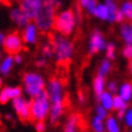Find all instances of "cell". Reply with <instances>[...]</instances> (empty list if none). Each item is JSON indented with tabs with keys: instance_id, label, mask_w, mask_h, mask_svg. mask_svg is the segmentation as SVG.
I'll use <instances>...</instances> for the list:
<instances>
[{
	"instance_id": "1",
	"label": "cell",
	"mask_w": 132,
	"mask_h": 132,
	"mask_svg": "<svg viewBox=\"0 0 132 132\" xmlns=\"http://www.w3.org/2000/svg\"><path fill=\"white\" fill-rule=\"evenodd\" d=\"M50 43L53 47V58L58 63H68L72 61L75 53V46L70 36H63L58 33H53Z\"/></svg>"
},
{
	"instance_id": "49",
	"label": "cell",
	"mask_w": 132,
	"mask_h": 132,
	"mask_svg": "<svg viewBox=\"0 0 132 132\" xmlns=\"http://www.w3.org/2000/svg\"><path fill=\"white\" fill-rule=\"evenodd\" d=\"M16 1H20V0H16Z\"/></svg>"
},
{
	"instance_id": "34",
	"label": "cell",
	"mask_w": 132,
	"mask_h": 132,
	"mask_svg": "<svg viewBox=\"0 0 132 132\" xmlns=\"http://www.w3.org/2000/svg\"><path fill=\"white\" fill-rule=\"evenodd\" d=\"M73 12H74V15H75L76 23L80 24L81 22H82V10H81V7L79 6L78 3H76V5H75V7H74V10H73Z\"/></svg>"
},
{
	"instance_id": "9",
	"label": "cell",
	"mask_w": 132,
	"mask_h": 132,
	"mask_svg": "<svg viewBox=\"0 0 132 132\" xmlns=\"http://www.w3.org/2000/svg\"><path fill=\"white\" fill-rule=\"evenodd\" d=\"M12 107L21 120H30V101L21 96L18 98L12 100Z\"/></svg>"
},
{
	"instance_id": "24",
	"label": "cell",
	"mask_w": 132,
	"mask_h": 132,
	"mask_svg": "<svg viewBox=\"0 0 132 132\" xmlns=\"http://www.w3.org/2000/svg\"><path fill=\"white\" fill-rule=\"evenodd\" d=\"M105 132H120V125L119 121L114 116H108L105 119Z\"/></svg>"
},
{
	"instance_id": "19",
	"label": "cell",
	"mask_w": 132,
	"mask_h": 132,
	"mask_svg": "<svg viewBox=\"0 0 132 132\" xmlns=\"http://www.w3.org/2000/svg\"><path fill=\"white\" fill-rule=\"evenodd\" d=\"M93 17H96L97 20L102 21V22H108L109 18V11L104 3H98L96 10L93 12Z\"/></svg>"
},
{
	"instance_id": "2",
	"label": "cell",
	"mask_w": 132,
	"mask_h": 132,
	"mask_svg": "<svg viewBox=\"0 0 132 132\" xmlns=\"http://www.w3.org/2000/svg\"><path fill=\"white\" fill-rule=\"evenodd\" d=\"M40 9L36 13L35 18L33 20V22L38 27L39 32L50 33L53 29L57 7L53 3V0H40Z\"/></svg>"
},
{
	"instance_id": "11",
	"label": "cell",
	"mask_w": 132,
	"mask_h": 132,
	"mask_svg": "<svg viewBox=\"0 0 132 132\" xmlns=\"http://www.w3.org/2000/svg\"><path fill=\"white\" fill-rule=\"evenodd\" d=\"M40 0H20L18 6L24 12V15L29 18V21H33L40 9Z\"/></svg>"
},
{
	"instance_id": "6",
	"label": "cell",
	"mask_w": 132,
	"mask_h": 132,
	"mask_svg": "<svg viewBox=\"0 0 132 132\" xmlns=\"http://www.w3.org/2000/svg\"><path fill=\"white\" fill-rule=\"evenodd\" d=\"M45 92L47 95L50 103H64L63 84L58 78H51L45 85Z\"/></svg>"
},
{
	"instance_id": "28",
	"label": "cell",
	"mask_w": 132,
	"mask_h": 132,
	"mask_svg": "<svg viewBox=\"0 0 132 132\" xmlns=\"http://www.w3.org/2000/svg\"><path fill=\"white\" fill-rule=\"evenodd\" d=\"M41 56L45 58H53V47H52L50 41L45 43L41 46Z\"/></svg>"
},
{
	"instance_id": "32",
	"label": "cell",
	"mask_w": 132,
	"mask_h": 132,
	"mask_svg": "<svg viewBox=\"0 0 132 132\" xmlns=\"http://www.w3.org/2000/svg\"><path fill=\"white\" fill-rule=\"evenodd\" d=\"M122 121L125 122V125H126L127 127L132 128V108H127L126 110H125Z\"/></svg>"
},
{
	"instance_id": "3",
	"label": "cell",
	"mask_w": 132,
	"mask_h": 132,
	"mask_svg": "<svg viewBox=\"0 0 132 132\" xmlns=\"http://www.w3.org/2000/svg\"><path fill=\"white\" fill-rule=\"evenodd\" d=\"M76 24L78 23H76V18L73 10L72 9H64V10L56 13L53 29L61 35L70 36L75 32Z\"/></svg>"
},
{
	"instance_id": "13",
	"label": "cell",
	"mask_w": 132,
	"mask_h": 132,
	"mask_svg": "<svg viewBox=\"0 0 132 132\" xmlns=\"http://www.w3.org/2000/svg\"><path fill=\"white\" fill-rule=\"evenodd\" d=\"M23 90L20 86H6L0 90V104H6L10 101L22 96Z\"/></svg>"
},
{
	"instance_id": "8",
	"label": "cell",
	"mask_w": 132,
	"mask_h": 132,
	"mask_svg": "<svg viewBox=\"0 0 132 132\" xmlns=\"http://www.w3.org/2000/svg\"><path fill=\"white\" fill-rule=\"evenodd\" d=\"M107 43L108 41L105 40V36L103 35V33L98 29H95L91 33L90 39H88V53L90 55H97V53L104 51Z\"/></svg>"
},
{
	"instance_id": "20",
	"label": "cell",
	"mask_w": 132,
	"mask_h": 132,
	"mask_svg": "<svg viewBox=\"0 0 132 132\" xmlns=\"http://www.w3.org/2000/svg\"><path fill=\"white\" fill-rule=\"evenodd\" d=\"M100 104L103 107L104 109H107L108 112L113 110V101H114V95H112L110 92L104 91L98 98Z\"/></svg>"
},
{
	"instance_id": "22",
	"label": "cell",
	"mask_w": 132,
	"mask_h": 132,
	"mask_svg": "<svg viewBox=\"0 0 132 132\" xmlns=\"http://www.w3.org/2000/svg\"><path fill=\"white\" fill-rule=\"evenodd\" d=\"M110 70H112V61H109L108 58H103L97 68V75L105 78L109 75Z\"/></svg>"
},
{
	"instance_id": "48",
	"label": "cell",
	"mask_w": 132,
	"mask_h": 132,
	"mask_svg": "<svg viewBox=\"0 0 132 132\" xmlns=\"http://www.w3.org/2000/svg\"><path fill=\"white\" fill-rule=\"evenodd\" d=\"M130 132H132V128H131V130H130Z\"/></svg>"
},
{
	"instance_id": "16",
	"label": "cell",
	"mask_w": 132,
	"mask_h": 132,
	"mask_svg": "<svg viewBox=\"0 0 132 132\" xmlns=\"http://www.w3.org/2000/svg\"><path fill=\"white\" fill-rule=\"evenodd\" d=\"M13 65H15L13 56L12 55H6L4 58H1V61H0V75L7 76L11 73Z\"/></svg>"
},
{
	"instance_id": "35",
	"label": "cell",
	"mask_w": 132,
	"mask_h": 132,
	"mask_svg": "<svg viewBox=\"0 0 132 132\" xmlns=\"http://www.w3.org/2000/svg\"><path fill=\"white\" fill-rule=\"evenodd\" d=\"M35 65L38 67V68H45V67L47 65V58L40 56L38 60L35 61Z\"/></svg>"
},
{
	"instance_id": "43",
	"label": "cell",
	"mask_w": 132,
	"mask_h": 132,
	"mask_svg": "<svg viewBox=\"0 0 132 132\" xmlns=\"http://www.w3.org/2000/svg\"><path fill=\"white\" fill-rule=\"evenodd\" d=\"M128 72H130V75L132 78V60L130 61V63H128Z\"/></svg>"
},
{
	"instance_id": "47",
	"label": "cell",
	"mask_w": 132,
	"mask_h": 132,
	"mask_svg": "<svg viewBox=\"0 0 132 132\" xmlns=\"http://www.w3.org/2000/svg\"><path fill=\"white\" fill-rule=\"evenodd\" d=\"M3 1H4V0H0V3H3Z\"/></svg>"
},
{
	"instance_id": "33",
	"label": "cell",
	"mask_w": 132,
	"mask_h": 132,
	"mask_svg": "<svg viewBox=\"0 0 132 132\" xmlns=\"http://www.w3.org/2000/svg\"><path fill=\"white\" fill-rule=\"evenodd\" d=\"M105 87H107V90H105V91L110 92L112 95H116V92H118V90H119V85H118V82H116V81L110 80L108 84L105 85Z\"/></svg>"
},
{
	"instance_id": "10",
	"label": "cell",
	"mask_w": 132,
	"mask_h": 132,
	"mask_svg": "<svg viewBox=\"0 0 132 132\" xmlns=\"http://www.w3.org/2000/svg\"><path fill=\"white\" fill-rule=\"evenodd\" d=\"M39 29L35 26V23L30 21L23 29H22V40H23V44L27 45H35L39 40Z\"/></svg>"
},
{
	"instance_id": "14",
	"label": "cell",
	"mask_w": 132,
	"mask_h": 132,
	"mask_svg": "<svg viewBox=\"0 0 132 132\" xmlns=\"http://www.w3.org/2000/svg\"><path fill=\"white\" fill-rule=\"evenodd\" d=\"M119 35H120L121 40L124 41L125 45L132 44V23L125 21L120 23V28H119Z\"/></svg>"
},
{
	"instance_id": "44",
	"label": "cell",
	"mask_w": 132,
	"mask_h": 132,
	"mask_svg": "<svg viewBox=\"0 0 132 132\" xmlns=\"http://www.w3.org/2000/svg\"><path fill=\"white\" fill-rule=\"evenodd\" d=\"M6 119L7 120H12V115L11 114H6Z\"/></svg>"
},
{
	"instance_id": "7",
	"label": "cell",
	"mask_w": 132,
	"mask_h": 132,
	"mask_svg": "<svg viewBox=\"0 0 132 132\" xmlns=\"http://www.w3.org/2000/svg\"><path fill=\"white\" fill-rule=\"evenodd\" d=\"M23 40H22V36L18 32H11L6 34V38H5L4 41V47L5 52L7 55H17V53H21V51L23 50Z\"/></svg>"
},
{
	"instance_id": "29",
	"label": "cell",
	"mask_w": 132,
	"mask_h": 132,
	"mask_svg": "<svg viewBox=\"0 0 132 132\" xmlns=\"http://www.w3.org/2000/svg\"><path fill=\"white\" fill-rule=\"evenodd\" d=\"M98 0H88L87 4L85 5V11L87 12L88 15H91V16H93V12H95V10H96L97 5H98Z\"/></svg>"
},
{
	"instance_id": "30",
	"label": "cell",
	"mask_w": 132,
	"mask_h": 132,
	"mask_svg": "<svg viewBox=\"0 0 132 132\" xmlns=\"http://www.w3.org/2000/svg\"><path fill=\"white\" fill-rule=\"evenodd\" d=\"M95 113H96V116H98V118L102 119V120H105V119L109 116V112L107 109H104L101 104H97L96 109H95Z\"/></svg>"
},
{
	"instance_id": "27",
	"label": "cell",
	"mask_w": 132,
	"mask_h": 132,
	"mask_svg": "<svg viewBox=\"0 0 132 132\" xmlns=\"http://www.w3.org/2000/svg\"><path fill=\"white\" fill-rule=\"evenodd\" d=\"M91 126L93 132H105V126H104V120L100 119L98 116H93L91 121Z\"/></svg>"
},
{
	"instance_id": "39",
	"label": "cell",
	"mask_w": 132,
	"mask_h": 132,
	"mask_svg": "<svg viewBox=\"0 0 132 132\" xmlns=\"http://www.w3.org/2000/svg\"><path fill=\"white\" fill-rule=\"evenodd\" d=\"M5 38H6V34H5L4 32H0V46H3V45H4Z\"/></svg>"
},
{
	"instance_id": "41",
	"label": "cell",
	"mask_w": 132,
	"mask_h": 132,
	"mask_svg": "<svg viewBox=\"0 0 132 132\" xmlns=\"http://www.w3.org/2000/svg\"><path fill=\"white\" fill-rule=\"evenodd\" d=\"M116 113H118V119H116V120H122V119H124L125 110H119V112H116Z\"/></svg>"
},
{
	"instance_id": "23",
	"label": "cell",
	"mask_w": 132,
	"mask_h": 132,
	"mask_svg": "<svg viewBox=\"0 0 132 132\" xmlns=\"http://www.w3.org/2000/svg\"><path fill=\"white\" fill-rule=\"evenodd\" d=\"M119 10L122 12L125 20L132 23V0H125L119 6Z\"/></svg>"
},
{
	"instance_id": "26",
	"label": "cell",
	"mask_w": 132,
	"mask_h": 132,
	"mask_svg": "<svg viewBox=\"0 0 132 132\" xmlns=\"http://www.w3.org/2000/svg\"><path fill=\"white\" fill-rule=\"evenodd\" d=\"M105 58H108L109 61H113L116 57V45L114 41H108L107 46H105Z\"/></svg>"
},
{
	"instance_id": "17",
	"label": "cell",
	"mask_w": 132,
	"mask_h": 132,
	"mask_svg": "<svg viewBox=\"0 0 132 132\" xmlns=\"http://www.w3.org/2000/svg\"><path fill=\"white\" fill-rule=\"evenodd\" d=\"M105 78H102V76L96 75L95 79L92 81V88H93V93H95V97L97 100L100 98V96L105 91Z\"/></svg>"
},
{
	"instance_id": "4",
	"label": "cell",
	"mask_w": 132,
	"mask_h": 132,
	"mask_svg": "<svg viewBox=\"0 0 132 132\" xmlns=\"http://www.w3.org/2000/svg\"><path fill=\"white\" fill-rule=\"evenodd\" d=\"M51 103L45 90L30 101V119L34 121H44L48 115Z\"/></svg>"
},
{
	"instance_id": "12",
	"label": "cell",
	"mask_w": 132,
	"mask_h": 132,
	"mask_svg": "<svg viewBox=\"0 0 132 132\" xmlns=\"http://www.w3.org/2000/svg\"><path fill=\"white\" fill-rule=\"evenodd\" d=\"M9 16H10V20L12 21V23L18 29H23L30 22L28 17L24 15V12L21 10L20 6H13V7L10 9Z\"/></svg>"
},
{
	"instance_id": "25",
	"label": "cell",
	"mask_w": 132,
	"mask_h": 132,
	"mask_svg": "<svg viewBox=\"0 0 132 132\" xmlns=\"http://www.w3.org/2000/svg\"><path fill=\"white\" fill-rule=\"evenodd\" d=\"M128 107V103H126L119 95H114V101H113V110H126Z\"/></svg>"
},
{
	"instance_id": "18",
	"label": "cell",
	"mask_w": 132,
	"mask_h": 132,
	"mask_svg": "<svg viewBox=\"0 0 132 132\" xmlns=\"http://www.w3.org/2000/svg\"><path fill=\"white\" fill-rule=\"evenodd\" d=\"M118 95H119L126 103H128V102L132 100V82H130V81L122 82L121 86H119Z\"/></svg>"
},
{
	"instance_id": "46",
	"label": "cell",
	"mask_w": 132,
	"mask_h": 132,
	"mask_svg": "<svg viewBox=\"0 0 132 132\" xmlns=\"http://www.w3.org/2000/svg\"><path fill=\"white\" fill-rule=\"evenodd\" d=\"M1 58H3V57H1V51H0V61H1Z\"/></svg>"
},
{
	"instance_id": "37",
	"label": "cell",
	"mask_w": 132,
	"mask_h": 132,
	"mask_svg": "<svg viewBox=\"0 0 132 132\" xmlns=\"http://www.w3.org/2000/svg\"><path fill=\"white\" fill-rule=\"evenodd\" d=\"M125 16L122 15V12L120 11V10H118V12H116L115 15V23H122V22H125Z\"/></svg>"
},
{
	"instance_id": "31",
	"label": "cell",
	"mask_w": 132,
	"mask_h": 132,
	"mask_svg": "<svg viewBox=\"0 0 132 132\" xmlns=\"http://www.w3.org/2000/svg\"><path fill=\"white\" fill-rule=\"evenodd\" d=\"M121 55L125 60L131 61L132 60V44L130 45H124V47L121 50Z\"/></svg>"
},
{
	"instance_id": "5",
	"label": "cell",
	"mask_w": 132,
	"mask_h": 132,
	"mask_svg": "<svg viewBox=\"0 0 132 132\" xmlns=\"http://www.w3.org/2000/svg\"><path fill=\"white\" fill-rule=\"evenodd\" d=\"M22 82H23V88L22 90H24V92L27 93V96L30 97V98L38 96L40 92L44 91L45 85H46L44 76L41 75L40 73H36V72L24 73Z\"/></svg>"
},
{
	"instance_id": "21",
	"label": "cell",
	"mask_w": 132,
	"mask_h": 132,
	"mask_svg": "<svg viewBox=\"0 0 132 132\" xmlns=\"http://www.w3.org/2000/svg\"><path fill=\"white\" fill-rule=\"evenodd\" d=\"M64 132H79V115L73 114L69 116L64 126Z\"/></svg>"
},
{
	"instance_id": "15",
	"label": "cell",
	"mask_w": 132,
	"mask_h": 132,
	"mask_svg": "<svg viewBox=\"0 0 132 132\" xmlns=\"http://www.w3.org/2000/svg\"><path fill=\"white\" fill-rule=\"evenodd\" d=\"M64 112V103H52L48 110V118L52 124H56L60 120V118L62 116Z\"/></svg>"
},
{
	"instance_id": "40",
	"label": "cell",
	"mask_w": 132,
	"mask_h": 132,
	"mask_svg": "<svg viewBox=\"0 0 132 132\" xmlns=\"http://www.w3.org/2000/svg\"><path fill=\"white\" fill-rule=\"evenodd\" d=\"M79 101H80V103H85V101H86V97H85L84 92H79Z\"/></svg>"
},
{
	"instance_id": "42",
	"label": "cell",
	"mask_w": 132,
	"mask_h": 132,
	"mask_svg": "<svg viewBox=\"0 0 132 132\" xmlns=\"http://www.w3.org/2000/svg\"><path fill=\"white\" fill-rule=\"evenodd\" d=\"M87 1L88 0H78V4H79V6H80L81 9H84L85 5L87 4Z\"/></svg>"
},
{
	"instance_id": "36",
	"label": "cell",
	"mask_w": 132,
	"mask_h": 132,
	"mask_svg": "<svg viewBox=\"0 0 132 132\" xmlns=\"http://www.w3.org/2000/svg\"><path fill=\"white\" fill-rule=\"evenodd\" d=\"M35 130L38 132H45L46 131V124H45V121H36L35 122Z\"/></svg>"
},
{
	"instance_id": "38",
	"label": "cell",
	"mask_w": 132,
	"mask_h": 132,
	"mask_svg": "<svg viewBox=\"0 0 132 132\" xmlns=\"http://www.w3.org/2000/svg\"><path fill=\"white\" fill-rule=\"evenodd\" d=\"M13 61H15V64H21L23 62V56H22L21 53L13 55Z\"/></svg>"
},
{
	"instance_id": "45",
	"label": "cell",
	"mask_w": 132,
	"mask_h": 132,
	"mask_svg": "<svg viewBox=\"0 0 132 132\" xmlns=\"http://www.w3.org/2000/svg\"><path fill=\"white\" fill-rule=\"evenodd\" d=\"M3 88V78H1V75H0V90Z\"/></svg>"
}]
</instances>
